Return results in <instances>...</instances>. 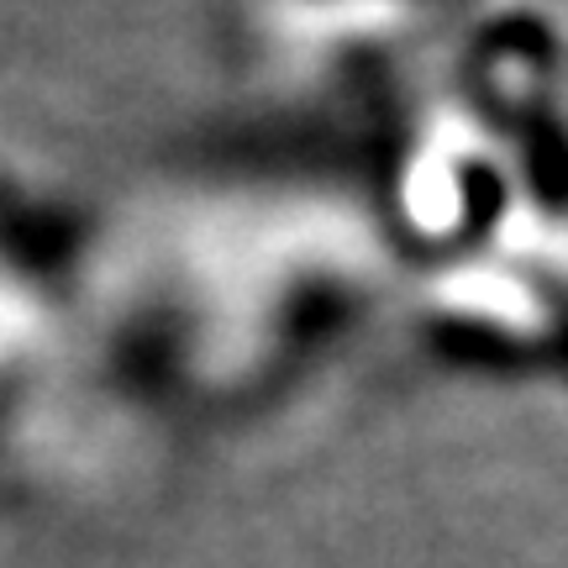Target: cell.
Listing matches in <instances>:
<instances>
[{
  "instance_id": "1",
  "label": "cell",
  "mask_w": 568,
  "mask_h": 568,
  "mask_svg": "<svg viewBox=\"0 0 568 568\" xmlns=\"http://www.w3.org/2000/svg\"><path fill=\"white\" fill-rule=\"evenodd\" d=\"M84 226L63 205L0 180V389L59 343L80 290Z\"/></svg>"
},
{
  "instance_id": "2",
  "label": "cell",
  "mask_w": 568,
  "mask_h": 568,
  "mask_svg": "<svg viewBox=\"0 0 568 568\" xmlns=\"http://www.w3.org/2000/svg\"><path fill=\"white\" fill-rule=\"evenodd\" d=\"M437 311L468 332H495L510 343H531L548 326V305L531 295V284L510 280L500 268H458L437 280Z\"/></svg>"
}]
</instances>
